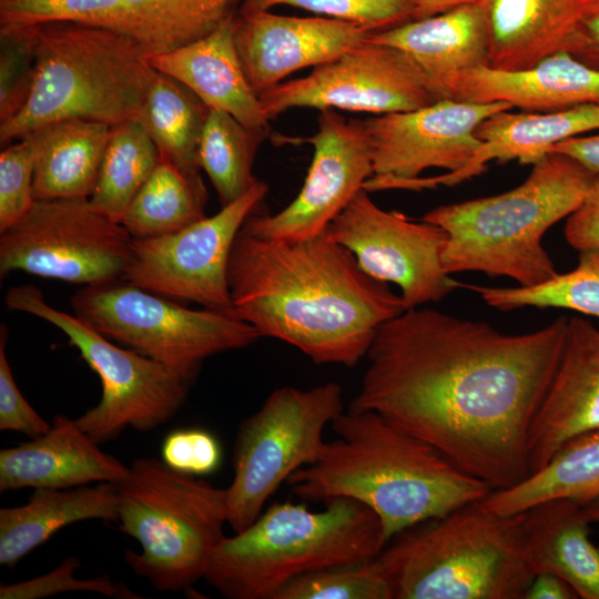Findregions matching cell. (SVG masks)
Here are the masks:
<instances>
[{
	"label": "cell",
	"instance_id": "obj_1",
	"mask_svg": "<svg viewBox=\"0 0 599 599\" xmlns=\"http://www.w3.org/2000/svg\"><path fill=\"white\" fill-rule=\"evenodd\" d=\"M568 317L526 334L430 308L379 326L347 409L375 412L493 490L531 474L529 437L564 347Z\"/></svg>",
	"mask_w": 599,
	"mask_h": 599
},
{
	"label": "cell",
	"instance_id": "obj_2",
	"mask_svg": "<svg viewBox=\"0 0 599 599\" xmlns=\"http://www.w3.org/2000/svg\"><path fill=\"white\" fill-rule=\"evenodd\" d=\"M227 282L235 317L315 364L354 367L379 326L405 311L400 295L325 233L288 242L241 227Z\"/></svg>",
	"mask_w": 599,
	"mask_h": 599
},
{
	"label": "cell",
	"instance_id": "obj_3",
	"mask_svg": "<svg viewBox=\"0 0 599 599\" xmlns=\"http://www.w3.org/2000/svg\"><path fill=\"white\" fill-rule=\"evenodd\" d=\"M314 461L287 479L301 499L349 498L370 508L389 542L399 532L477 502L493 491L427 441L382 415L346 409Z\"/></svg>",
	"mask_w": 599,
	"mask_h": 599
},
{
	"label": "cell",
	"instance_id": "obj_4",
	"mask_svg": "<svg viewBox=\"0 0 599 599\" xmlns=\"http://www.w3.org/2000/svg\"><path fill=\"white\" fill-rule=\"evenodd\" d=\"M593 177L571 158L548 153L517 187L440 205L423 220L448 234L443 254L447 274L481 272L531 286L558 274L542 237L578 209Z\"/></svg>",
	"mask_w": 599,
	"mask_h": 599
},
{
	"label": "cell",
	"instance_id": "obj_5",
	"mask_svg": "<svg viewBox=\"0 0 599 599\" xmlns=\"http://www.w3.org/2000/svg\"><path fill=\"white\" fill-rule=\"evenodd\" d=\"M32 29L33 87L24 106L0 123L2 146L63 119L109 126L139 120L156 75L140 41L113 29L71 22Z\"/></svg>",
	"mask_w": 599,
	"mask_h": 599
},
{
	"label": "cell",
	"instance_id": "obj_6",
	"mask_svg": "<svg viewBox=\"0 0 599 599\" xmlns=\"http://www.w3.org/2000/svg\"><path fill=\"white\" fill-rule=\"evenodd\" d=\"M324 504L321 511L273 504L245 529L223 538L203 579L227 599H273L306 572L377 558L388 544L378 516L349 498Z\"/></svg>",
	"mask_w": 599,
	"mask_h": 599
},
{
	"label": "cell",
	"instance_id": "obj_7",
	"mask_svg": "<svg viewBox=\"0 0 599 599\" xmlns=\"http://www.w3.org/2000/svg\"><path fill=\"white\" fill-rule=\"evenodd\" d=\"M522 520L477 501L399 532L376 558L392 598H525L535 573Z\"/></svg>",
	"mask_w": 599,
	"mask_h": 599
},
{
	"label": "cell",
	"instance_id": "obj_8",
	"mask_svg": "<svg viewBox=\"0 0 599 599\" xmlns=\"http://www.w3.org/2000/svg\"><path fill=\"white\" fill-rule=\"evenodd\" d=\"M120 529L139 541L125 561L160 591H186L204 578L225 537L226 488L179 473L163 460L140 458L119 484Z\"/></svg>",
	"mask_w": 599,
	"mask_h": 599
},
{
	"label": "cell",
	"instance_id": "obj_9",
	"mask_svg": "<svg viewBox=\"0 0 599 599\" xmlns=\"http://www.w3.org/2000/svg\"><path fill=\"white\" fill-rule=\"evenodd\" d=\"M71 306L74 315L109 339L193 379L206 358L262 337L233 315L190 309L123 280L82 287Z\"/></svg>",
	"mask_w": 599,
	"mask_h": 599
},
{
	"label": "cell",
	"instance_id": "obj_10",
	"mask_svg": "<svg viewBox=\"0 0 599 599\" xmlns=\"http://www.w3.org/2000/svg\"><path fill=\"white\" fill-rule=\"evenodd\" d=\"M4 303L10 309L31 314L61 329L99 375L100 402L75 418L98 444L116 438L129 427L140 432L158 428L184 404L193 378L136 351L112 344L77 315L49 305L34 285L9 288Z\"/></svg>",
	"mask_w": 599,
	"mask_h": 599
},
{
	"label": "cell",
	"instance_id": "obj_11",
	"mask_svg": "<svg viewBox=\"0 0 599 599\" xmlns=\"http://www.w3.org/2000/svg\"><path fill=\"white\" fill-rule=\"evenodd\" d=\"M344 410L337 383L307 389L284 386L241 422L232 458L234 476L226 488L227 524L234 532L260 516L291 475L316 459L325 428Z\"/></svg>",
	"mask_w": 599,
	"mask_h": 599
},
{
	"label": "cell",
	"instance_id": "obj_12",
	"mask_svg": "<svg viewBox=\"0 0 599 599\" xmlns=\"http://www.w3.org/2000/svg\"><path fill=\"white\" fill-rule=\"evenodd\" d=\"M133 237L89 199L35 200L1 233L0 274L12 271L84 286L122 280Z\"/></svg>",
	"mask_w": 599,
	"mask_h": 599
},
{
	"label": "cell",
	"instance_id": "obj_13",
	"mask_svg": "<svg viewBox=\"0 0 599 599\" xmlns=\"http://www.w3.org/2000/svg\"><path fill=\"white\" fill-rule=\"evenodd\" d=\"M267 191V184L258 180L212 216L167 235L134 240L122 280L169 298L191 301L234 316L227 282L232 246L246 217Z\"/></svg>",
	"mask_w": 599,
	"mask_h": 599
},
{
	"label": "cell",
	"instance_id": "obj_14",
	"mask_svg": "<svg viewBox=\"0 0 599 599\" xmlns=\"http://www.w3.org/2000/svg\"><path fill=\"white\" fill-rule=\"evenodd\" d=\"M260 100L270 121L294 108L383 115L438 101L428 77L407 53L369 39L306 77L268 89Z\"/></svg>",
	"mask_w": 599,
	"mask_h": 599
},
{
	"label": "cell",
	"instance_id": "obj_15",
	"mask_svg": "<svg viewBox=\"0 0 599 599\" xmlns=\"http://www.w3.org/2000/svg\"><path fill=\"white\" fill-rule=\"evenodd\" d=\"M372 277L399 287L405 309L439 302L461 284L443 266L447 232L378 206L362 189L324 232Z\"/></svg>",
	"mask_w": 599,
	"mask_h": 599
},
{
	"label": "cell",
	"instance_id": "obj_16",
	"mask_svg": "<svg viewBox=\"0 0 599 599\" xmlns=\"http://www.w3.org/2000/svg\"><path fill=\"white\" fill-rule=\"evenodd\" d=\"M304 141L312 144L313 158L301 191L277 213L252 212L242 225L247 233L288 242L321 235L374 174L363 120L321 110L316 133Z\"/></svg>",
	"mask_w": 599,
	"mask_h": 599
},
{
	"label": "cell",
	"instance_id": "obj_17",
	"mask_svg": "<svg viewBox=\"0 0 599 599\" xmlns=\"http://www.w3.org/2000/svg\"><path fill=\"white\" fill-rule=\"evenodd\" d=\"M511 109L506 102L441 99L416 110L363 120L372 148V176L406 180L428 169L455 172L479 146V124Z\"/></svg>",
	"mask_w": 599,
	"mask_h": 599
},
{
	"label": "cell",
	"instance_id": "obj_18",
	"mask_svg": "<svg viewBox=\"0 0 599 599\" xmlns=\"http://www.w3.org/2000/svg\"><path fill=\"white\" fill-rule=\"evenodd\" d=\"M370 28L328 17L240 11L234 41L246 79L260 97L300 70L335 60L365 42Z\"/></svg>",
	"mask_w": 599,
	"mask_h": 599
},
{
	"label": "cell",
	"instance_id": "obj_19",
	"mask_svg": "<svg viewBox=\"0 0 599 599\" xmlns=\"http://www.w3.org/2000/svg\"><path fill=\"white\" fill-rule=\"evenodd\" d=\"M512 110L499 111L479 124L476 136L481 142L470 160L459 170L406 180L373 177L368 182V189L372 192L423 191L440 185L453 186L480 175L491 161L518 160L520 164L534 165L557 143L599 129V104H583L549 112Z\"/></svg>",
	"mask_w": 599,
	"mask_h": 599
},
{
	"label": "cell",
	"instance_id": "obj_20",
	"mask_svg": "<svg viewBox=\"0 0 599 599\" xmlns=\"http://www.w3.org/2000/svg\"><path fill=\"white\" fill-rule=\"evenodd\" d=\"M596 429H599V329L586 318L568 317L561 355L531 427V474L545 467L565 444Z\"/></svg>",
	"mask_w": 599,
	"mask_h": 599
},
{
	"label": "cell",
	"instance_id": "obj_21",
	"mask_svg": "<svg viewBox=\"0 0 599 599\" xmlns=\"http://www.w3.org/2000/svg\"><path fill=\"white\" fill-rule=\"evenodd\" d=\"M437 95L439 100L506 102L524 111H559L599 104V70L562 51L522 70L484 65L459 72L439 85Z\"/></svg>",
	"mask_w": 599,
	"mask_h": 599
},
{
	"label": "cell",
	"instance_id": "obj_22",
	"mask_svg": "<svg viewBox=\"0 0 599 599\" xmlns=\"http://www.w3.org/2000/svg\"><path fill=\"white\" fill-rule=\"evenodd\" d=\"M129 473L130 467L102 451L75 419L63 415L54 417L45 434L0 450V491L120 484Z\"/></svg>",
	"mask_w": 599,
	"mask_h": 599
},
{
	"label": "cell",
	"instance_id": "obj_23",
	"mask_svg": "<svg viewBox=\"0 0 599 599\" xmlns=\"http://www.w3.org/2000/svg\"><path fill=\"white\" fill-rule=\"evenodd\" d=\"M489 30L488 67L515 71L570 52L599 0H480Z\"/></svg>",
	"mask_w": 599,
	"mask_h": 599
},
{
	"label": "cell",
	"instance_id": "obj_24",
	"mask_svg": "<svg viewBox=\"0 0 599 599\" xmlns=\"http://www.w3.org/2000/svg\"><path fill=\"white\" fill-rule=\"evenodd\" d=\"M236 13L207 35L150 55L151 65L191 89L210 109L221 110L253 131L271 133L260 97L250 85L234 41Z\"/></svg>",
	"mask_w": 599,
	"mask_h": 599
},
{
	"label": "cell",
	"instance_id": "obj_25",
	"mask_svg": "<svg viewBox=\"0 0 599 599\" xmlns=\"http://www.w3.org/2000/svg\"><path fill=\"white\" fill-rule=\"evenodd\" d=\"M368 39L407 53L426 73L436 95L450 77L488 65L489 30L480 2L410 20Z\"/></svg>",
	"mask_w": 599,
	"mask_h": 599
},
{
	"label": "cell",
	"instance_id": "obj_26",
	"mask_svg": "<svg viewBox=\"0 0 599 599\" xmlns=\"http://www.w3.org/2000/svg\"><path fill=\"white\" fill-rule=\"evenodd\" d=\"M583 505L552 498L524 511L525 550L534 573L562 578L578 598L599 599V548L589 537Z\"/></svg>",
	"mask_w": 599,
	"mask_h": 599
},
{
	"label": "cell",
	"instance_id": "obj_27",
	"mask_svg": "<svg viewBox=\"0 0 599 599\" xmlns=\"http://www.w3.org/2000/svg\"><path fill=\"white\" fill-rule=\"evenodd\" d=\"M119 484L34 489L27 504L0 509V565L17 562L61 528L88 519L118 520Z\"/></svg>",
	"mask_w": 599,
	"mask_h": 599
},
{
	"label": "cell",
	"instance_id": "obj_28",
	"mask_svg": "<svg viewBox=\"0 0 599 599\" xmlns=\"http://www.w3.org/2000/svg\"><path fill=\"white\" fill-rule=\"evenodd\" d=\"M110 131L103 123L63 119L22 136L33 151L35 200L90 199Z\"/></svg>",
	"mask_w": 599,
	"mask_h": 599
},
{
	"label": "cell",
	"instance_id": "obj_29",
	"mask_svg": "<svg viewBox=\"0 0 599 599\" xmlns=\"http://www.w3.org/2000/svg\"><path fill=\"white\" fill-rule=\"evenodd\" d=\"M599 497V429L565 444L540 470L521 483L493 490L479 505L500 515H515L552 498L585 505Z\"/></svg>",
	"mask_w": 599,
	"mask_h": 599
},
{
	"label": "cell",
	"instance_id": "obj_30",
	"mask_svg": "<svg viewBox=\"0 0 599 599\" xmlns=\"http://www.w3.org/2000/svg\"><path fill=\"white\" fill-rule=\"evenodd\" d=\"M206 202L207 191L200 171L183 169L160 155L121 224L133 240L167 235L204 219Z\"/></svg>",
	"mask_w": 599,
	"mask_h": 599
},
{
	"label": "cell",
	"instance_id": "obj_31",
	"mask_svg": "<svg viewBox=\"0 0 599 599\" xmlns=\"http://www.w3.org/2000/svg\"><path fill=\"white\" fill-rule=\"evenodd\" d=\"M210 108L185 84L156 71L139 118L160 155L201 171L199 148Z\"/></svg>",
	"mask_w": 599,
	"mask_h": 599
},
{
	"label": "cell",
	"instance_id": "obj_32",
	"mask_svg": "<svg viewBox=\"0 0 599 599\" xmlns=\"http://www.w3.org/2000/svg\"><path fill=\"white\" fill-rule=\"evenodd\" d=\"M160 160V152L140 120L111 126L91 204L122 221L131 201Z\"/></svg>",
	"mask_w": 599,
	"mask_h": 599
},
{
	"label": "cell",
	"instance_id": "obj_33",
	"mask_svg": "<svg viewBox=\"0 0 599 599\" xmlns=\"http://www.w3.org/2000/svg\"><path fill=\"white\" fill-rule=\"evenodd\" d=\"M270 135L244 126L231 114L211 109L199 148V164L221 206L244 195L258 180L253 174L260 144Z\"/></svg>",
	"mask_w": 599,
	"mask_h": 599
},
{
	"label": "cell",
	"instance_id": "obj_34",
	"mask_svg": "<svg viewBox=\"0 0 599 599\" xmlns=\"http://www.w3.org/2000/svg\"><path fill=\"white\" fill-rule=\"evenodd\" d=\"M136 39L150 55L199 40L231 14L238 0H124Z\"/></svg>",
	"mask_w": 599,
	"mask_h": 599
},
{
	"label": "cell",
	"instance_id": "obj_35",
	"mask_svg": "<svg viewBox=\"0 0 599 599\" xmlns=\"http://www.w3.org/2000/svg\"><path fill=\"white\" fill-rule=\"evenodd\" d=\"M490 307L566 308L599 318V248L579 252L577 266L531 286L491 287L466 285Z\"/></svg>",
	"mask_w": 599,
	"mask_h": 599
},
{
	"label": "cell",
	"instance_id": "obj_36",
	"mask_svg": "<svg viewBox=\"0 0 599 599\" xmlns=\"http://www.w3.org/2000/svg\"><path fill=\"white\" fill-rule=\"evenodd\" d=\"M51 22L109 28L136 39L133 18L124 0H0V27Z\"/></svg>",
	"mask_w": 599,
	"mask_h": 599
},
{
	"label": "cell",
	"instance_id": "obj_37",
	"mask_svg": "<svg viewBox=\"0 0 599 599\" xmlns=\"http://www.w3.org/2000/svg\"><path fill=\"white\" fill-rule=\"evenodd\" d=\"M273 599H393L377 559L338 565L301 575Z\"/></svg>",
	"mask_w": 599,
	"mask_h": 599
},
{
	"label": "cell",
	"instance_id": "obj_38",
	"mask_svg": "<svg viewBox=\"0 0 599 599\" xmlns=\"http://www.w3.org/2000/svg\"><path fill=\"white\" fill-rule=\"evenodd\" d=\"M240 11L270 10L291 6L328 18L387 30L414 20L416 0H238Z\"/></svg>",
	"mask_w": 599,
	"mask_h": 599
},
{
	"label": "cell",
	"instance_id": "obj_39",
	"mask_svg": "<svg viewBox=\"0 0 599 599\" xmlns=\"http://www.w3.org/2000/svg\"><path fill=\"white\" fill-rule=\"evenodd\" d=\"M32 27H0V123L27 103L34 81Z\"/></svg>",
	"mask_w": 599,
	"mask_h": 599
},
{
	"label": "cell",
	"instance_id": "obj_40",
	"mask_svg": "<svg viewBox=\"0 0 599 599\" xmlns=\"http://www.w3.org/2000/svg\"><path fill=\"white\" fill-rule=\"evenodd\" d=\"M34 156L27 139L2 146L0 153V233L20 222L35 202Z\"/></svg>",
	"mask_w": 599,
	"mask_h": 599
},
{
	"label": "cell",
	"instance_id": "obj_41",
	"mask_svg": "<svg viewBox=\"0 0 599 599\" xmlns=\"http://www.w3.org/2000/svg\"><path fill=\"white\" fill-rule=\"evenodd\" d=\"M79 568V559L68 557L44 575L17 583L2 585L0 599H39L70 591L97 592L118 599L141 598L125 583L115 582L105 577L80 579L75 576Z\"/></svg>",
	"mask_w": 599,
	"mask_h": 599
},
{
	"label": "cell",
	"instance_id": "obj_42",
	"mask_svg": "<svg viewBox=\"0 0 599 599\" xmlns=\"http://www.w3.org/2000/svg\"><path fill=\"white\" fill-rule=\"evenodd\" d=\"M162 460L172 469L187 475L203 476L215 471L222 461L217 439L200 428L170 433L162 444Z\"/></svg>",
	"mask_w": 599,
	"mask_h": 599
},
{
	"label": "cell",
	"instance_id": "obj_43",
	"mask_svg": "<svg viewBox=\"0 0 599 599\" xmlns=\"http://www.w3.org/2000/svg\"><path fill=\"white\" fill-rule=\"evenodd\" d=\"M7 328L0 332V429L22 433L30 438L45 434L51 424L27 402L16 384L6 354Z\"/></svg>",
	"mask_w": 599,
	"mask_h": 599
},
{
	"label": "cell",
	"instance_id": "obj_44",
	"mask_svg": "<svg viewBox=\"0 0 599 599\" xmlns=\"http://www.w3.org/2000/svg\"><path fill=\"white\" fill-rule=\"evenodd\" d=\"M564 234L579 252L599 248V175H595L581 204L567 217Z\"/></svg>",
	"mask_w": 599,
	"mask_h": 599
},
{
	"label": "cell",
	"instance_id": "obj_45",
	"mask_svg": "<svg viewBox=\"0 0 599 599\" xmlns=\"http://www.w3.org/2000/svg\"><path fill=\"white\" fill-rule=\"evenodd\" d=\"M549 153L567 155L595 175H599V134L569 138L554 145Z\"/></svg>",
	"mask_w": 599,
	"mask_h": 599
},
{
	"label": "cell",
	"instance_id": "obj_46",
	"mask_svg": "<svg viewBox=\"0 0 599 599\" xmlns=\"http://www.w3.org/2000/svg\"><path fill=\"white\" fill-rule=\"evenodd\" d=\"M578 598L573 589L551 572H539L532 578L524 599H572Z\"/></svg>",
	"mask_w": 599,
	"mask_h": 599
},
{
	"label": "cell",
	"instance_id": "obj_47",
	"mask_svg": "<svg viewBox=\"0 0 599 599\" xmlns=\"http://www.w3.org/2000/svg\"><path fill=\"white\" fill-rule=\"evenodd\" d=\"M569 53L599 70V12L586 23Z\"/></svg>",
	"mask_w": 599,
	"mask_h": 599
},
{
	"label": "cell",
	"instance_id": "obj_48",
	"mask_svg": "<svg viewBox=\"0 0 599 599\" xmlns=\"http://www.w3.org/2000/svg\"><path fill=\"white\" fill-rule=\"evenodd\" d=\"M480 2V0H416L414 20L433 17L458 6Z\"/></svg>",
	"mask_w": 599,
	"mask_h": 599
},
{
	"label": "cell",
	"instance_id": "obj_49",
	"mask_svg": "<svg viewBox=\"0 0 599 599\" xmlns=\"http://www.w3.org/2000/svg\"><path fill=\"white\" fill-rule=\"evenodd\" d=\"M583 508L590 522L599 524V497L585 504Z\"/></svg>",
	"mask_w": 599,
	"mask_h": 599
}]
</instances>
